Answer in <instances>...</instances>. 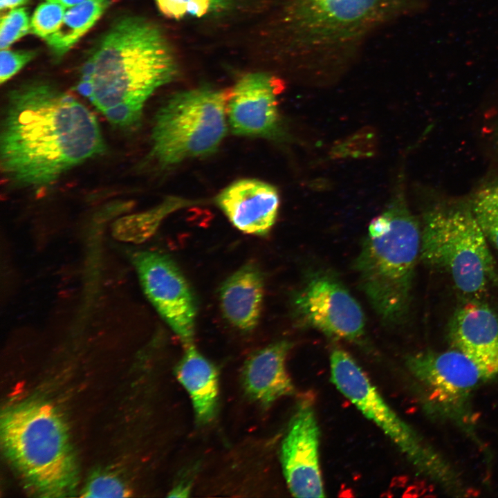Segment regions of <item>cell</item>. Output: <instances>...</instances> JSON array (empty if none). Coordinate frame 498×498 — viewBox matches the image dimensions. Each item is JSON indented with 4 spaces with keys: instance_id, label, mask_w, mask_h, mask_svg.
I'll return each mask as SVG.
<instances>
[{
    "instance_id": "cell-1",
    "label": "cell",
    "mask_w": 498,
    "mask_h": 498,
    "mask_svg": "<svg viewBox=\"0 0 498 498\" xmlns=\"http://www.w3.org/2000/svg\"><path fill=\"white\" fill-rule=\"evenodd\" d=\"M104 149L96 118L73 96L43 81L24 83L8 93L0 166L12 185L47 187Z\"/></svg>"
},
{
    "instance_id": "cell-2",
    "label": "cell",
    "mask_w": 498,
    "mask_h": 498,
    "mask_svg": "<svg viewBox=\"0 0 498 498\" xmlns=\"http://www.w3.org/2000/svg\"><path fill=\"white\" fill-rule=\"evenodd\" d=\"M177 73L175 55L160 28L128 16L100 41L77 89L111 124L130 129L140 122L147 100Z\"/></svg>"
},
{
    "instance_id": "cell-3",
    "label": "cell",
    "mask_w": 498,
    "mask_h": 498,
    "mask_svg": "<svg viewBox=\"0 0 498 498\" xmlns=\"http://www.w3.org/2000/svg\"><path fill=\"white\" fill-rule=\"evenodd\" d=\"M421 228L400 193L370 223L354 261L360 289L381 320L398 323L405 315Z\"/></svg>"
},
{
    "instance_id": "cell-4",
    "label": "cell",
    "mask_w": 498,
    "mask_h": 498,
    "mask_svg": "<svg viewBox=\"0 0 498 498\" xmlns=\"http://www.w3.org/2000/svg\"><path fill=\"white\" fill-rule=\"evenodd\" d=\"M1 436L6 456L35 492L53 497L73 492L75 459L65 423L54 407L31 400L6 409Z\"/></svg>"
},
{
    "instance_id": "cell-5",
    "label": "cell",
    "mask_w": 498,
    "mask_h": 498,
    "mask_svg": "<svg viewBox=\"0 0 498 498\" xmlns=\"http://www.w3.org/2000/svg\"><path fill=\"white\" fill-rule=\"evenodd\" d=\"M420 259L448 275L463 294L480 297L498 274L487 239L470 208L436 207L421 228Z\"/></svg>"
},
{
    "instance_id": "cell-6",
    "label": "cell",
    "mask_w": 498,
    "mask_h": 498,
    "mask_svg": "<svg viewBox=\"0 0 498 498\" xmlns=\"http://www.w3.org/2000/svg\"><path fill=\"white\" fill-rule=\"evenodd\" d=\"M330 369L340 392L391 440L417 470L448 492L460 495L465 492L456 470L387 404L350 354L333 349Z\"/></svg>"
},
{
    "instance_id": "cell-7",
    "label": "cell",
    "mask_w": 498,
    "mask_h": 498,
    "mask_svg": "<svg viewBox=\"0 0 498 498\" xmlns=\"http://www.w3.org/2000/svg\"><path fill=\"white\" fill-rule=\"evenodd\" d=\"M229 91L198 88L178 92L158 111L151 155L163 165L214 152L226 133Z\"/></svg>"
},
{
    "instance_id": "cell-8",
    "label": "cell",
    "mask_w": 498,
    "mask_h": 498,
    "mask_svg": "<svg viewBox=\"0 0 498 498\" xmlns=\"http://www.w3.org/2000/svg\"><path fill=\"white\" fill-rule=\"evenodd\" d=\"M408 0H289L285 21L304 50L349 44L399 11Z\"/></svg>"
},
{
    "instance_id": "cell-9",
    "label": "cell",
    "mask_w": 498,
    "mask_h": 498,
    "mask_svg": "<svg viewBox=\"0 0 498 498\" xmlns=\"http://www.w3.org/2000/svg\"><path fill=\"white\" fill-rule=\"evenodd\" d=\"M290 312L299 327L313 329L326 336L359 342L366 321L356 299L332 271L308 270L292 294Z\"/></svg>"
},
{
    "instance_id": "cell-10",
    "label": "cell",
    "mask_w": 498,
    "mask_h": 498,
    "mask_svg": "<svg viewBox=\"0 0 498 498\" xmlns=\"http://www.w3.org/2000/svg\"><path fill=\"white\" fill-rule=\"evenodd\" d=\"M407 365L423 386L431 412L460 425H470V399L483 380L470 358L455 349L425 351L409 356Z\"/></svg>"
},
{
    "instance_id": "cell-11",
    "label": "cell",
    "mask_w": 498,
    "mask_h": 498,
    "mask_svg": "<svg viewBox=\"0 0 498 498\" xmlns=\"http://www.w3.org/2000/svg\"><path fill=\"white\" fill-rule=\"evenodd\" d=\"M133 263L151 303L182 342L194 344L196 305L181 271L168 256L152 251L133 255Z\"/></svg>"
},
{
    "instance_id": "cell-12",
    "label": "cell",
    "mask_w": 498,
    "mask_h": 498,
    "mask_svg": "<svg viewBox=\"0 0 498 498\" xmlns=\"http://www.w3.org/2000/svg\"><path fill=\"white\" fill-rule=\"evenodd\" d=\"M320 431L309 398L303 399L282 441L281 461L290 492L296 497H325L320 467Z\"/></svg>"
},
{
    "instance_id": "cell-13",
    "label": "cell",
    "mask_w": 498,
    "mask_h": 498,
    "mask_svg": "<svg viewBox=\"0 0 498 498\" xmlns=\"http://www.w3.org/2000/svg\"><path fill=\"white\" fill-rule=\"evenodd\" d=\"M280 83L269 73L241 77L229 91L226 114L232 131L239 136L271 137L279 127L277 96Z\"/></svg>"
},
{
    "instance_id": "cell-14",
    "label": "cell",
    "mask_w": 498,
    "mask_h": 498,
    "mask_svg": "<svg viewBox=\"0 0 498 498\" xmlns=\"http://www.w3.org/2000/svg\"><path fill=\"white\" fill-rule=\"evenodd\" d=\"M449 336L483 380L498 377V317L491 308L477 301L460 307L450 320Z\"/></svg>"
},
{
    "instance_id": "cell-15",
    "label": "cell",
    "mask_w": 498,
    "mask_h": 498,
    "mask_svg": "<svg viewBox=\"0 0 498 498\" xmlns=\"http://www.w3.org/2000/svg\"><path fill=\"white\" fill-rule=\"evenodd\" d=\"M216 203L232 224L241 232L263 236L275 223L279 205L277 190L260 180H238L223 189Z\"/></svg>"
},
{
    "instance_id": "cell-16",
    "label": "cell",
    "mask_w": 498,
    "mask_h": 498,
    "mask_svg": "<svg viewBox=\"0 0 498 498\" xmlns=\"http://www.w3.org/2000/svg\"><path fill=\"white\" fill-rule=\"evenodd\" d=\"M293 344L287 340L272 343L252 354L243 367V380L249 396L267 406L292 395L294 386L286 369Z\"/></svg>"
},
{
    "instance_id": "cell-17",
    "label": "cell",
    "mask_w": 498,
    "mask_h": 498,
    "mask_svg": "<svg viewBox=\"0 0 498 498\" xmlns=\"http://www.w3.org/2000/svg\"><path fill=\"white\" fill-rule=\"evenodd\" d=\"M264 277L254 264H248L223 283L219 293L221 311L234 326L243 331L257 324L263 304Z\"/></svg>"
},
{
    "instance_id": "cell-18",
    "label": "cell",
    "mask_w": 498,
    "mask_h": 498,
    "mask_svg": "<svg viewBox=\"0 0 498 498\" xmlns=\"http://www.w3.org/2000/svg\"><path fill=\"white\" fill-rule=\"evenodd\" d=\"M176 376L189 394L197 420L202 423L210 422L214 416L218 398L214 366L192 344L185 348Z\"/></svg>"
},
{
    "instance_id": "cell-19",
    "label": "cell",
    "mask_w": 498,
    "mask_h": 498,
    "mask_svg": "<svg viewBox=\"0 0 498 498\" xmlns=\"http://www.w3.org/2000/svg\"><path fill=\"white\" fill-rule=\"evenodd\" d=\"M110 0H86L66 9L59 28L45 39L50 49L62 55L68 51L98 21Z\"/></svg>"
},
{
    "instance_id": "cell-20",
    "label": "cell",
    "mask_w": 498,
    "mask_h": 498,
    "mask_svg": "<svg viewBox=\"0 0 498 498\" xmlns=\"http://www.w3.org/2000/svg\"><path fill=\"white\" fill-rule=\"evenodd\" d=\"M188 204L189 202L184 199H167L148 211L120 219L115 224L114 232L122 239L144 240L154 232L166 216Z\"/></svg>"
},
{
    "instance_id": "cell-21",
    "label": "cell",
    "mask_w": 498,
    "mask_h": 498,
    "mask_svg": "<svg viewBox=\"0 0 498 498\" xmlns=\"http://www.w3.org/2000/svg\"><path fill=\"white\" fill-rule=\"evenodd\" d=\"M471 209L487 240L498 251V183L479 190Z\"/></svg>"
},
{
    "instance_id": "cell-22",
    "label": "cell",
    "mask_w": 498,
    "mask_h": 498,
    "mask_svg": "<svg viewBox=\"0 0 498 498\" xmlns=\"http://www.w3.org/2000/svg\"><path fill=\"white\" fill-rule=\"evenodd\" d=\"M159 11L174 19L201 17L228 10L231 0H153Z\"/></svg>"
},
{
    "instance_id": "cell-23",
    "label": "cell",
    "mask_w": 498,
    "mask_h": 498,
    "mask_svg": "<svg viewBox=\"0 0 498 498\" xmlns=\"http://www.w3.org/2000/svg\"><path fill=\"white\" fill-rule=\"evenodd\" d=\"M66 8L50 1L44 2L35 9L30 19V31L46 39L59 28Z\"/></svg>"
},
{
    "instance_id": "cell-24",
    "label": "cell",
    "mask_w": 498,
    "mask_h": 498,
    "mask_svg": "<svg viewBox=\"0 0 498 498\" xmlns=\"http://www.w3.org/2000/svg\"><path fill=\"white\" fill-rule=\"evenodd\" d=\"M30 21L24 8L12 9L1 17L0 21V48H8L13 43L27 34Z\"/></svg>"
},
{
    "instance_id": "cell-25",
    "label": "cell",
    "mask_w": 498,
    "mask_h": 498,
    "mask_svg": "<svg viewBox=\"0 0 498 498\" xmlns=\"http://www.w3.org/2000/svg\"><path fill=\"white\" fill-rule=\"evenodd\" d=\"M84 497H126L130 491L117 477L111 474L93 477L83 491Z\"/></svg>"
},
{
    "instance_id": "cell-26",
    "label": "cell",
    "mask_w": 498,
    "mask_h": 498,
    "mask_svg": "<svg viewBox=\"0 0 498 498\" xmlns=\"http://www.w3.org/2000/svg\"><path fill=\"white\" fill-rule=\"evenodd\" d=\"M35 55L36 53L33 50H1L0 83L3 84L13 77Z\"/></svg>"
},
{
    "instance_id": "cell-27",
    "label": "cell",
    "mask_w": 498,
    "mask_h": 498,
    "mask_svg": "<svg viewBox=\"0 0 498 498\" xmlns=\"http://www.w3.org/2000/svg\"><path fill=\"white\" fill-rule=\"evenodd\" d=\"M28 0H0L1 10L6 9H14L20 6H23L28 2Z\"/></svg>"
},
{
    "instance_id": "cell-28",
    "label": "cell",
    "mask_w": 498,
    "mask_h": 498,
    "mask_svg": "<svg viewBox=\"0 0 498 498\" xmlns=\"http://www.w3.org/2000/svg\"><path fill=\"white\" fill-rule=\"evenodd\" d=\"M47 1H50L53 3H56L58 4H60L66 8H68L70 7L74 6L77 4H79L86 0H46Z\"/></svg>"
}]
</instances>
